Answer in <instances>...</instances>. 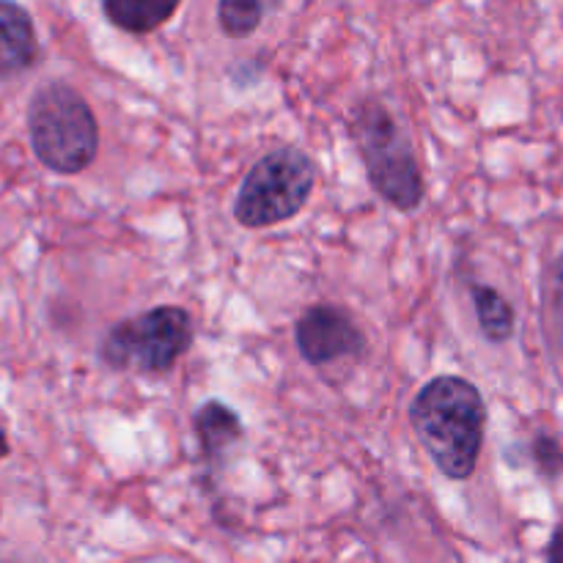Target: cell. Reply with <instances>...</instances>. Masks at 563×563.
<instances>
[{
    "mask_svg": "<svg viewBox=\"0 0 563 563\" xmlns=\"http://www.w3.org/2000/svg\"><path fill=\"white\" fill-rule=\"evenodd\" d=\"M410 421L443 476L465 482L476 473L487 429V405L476 385L462 377H434L418 390Z\"/></svg>",
    "mask_w": 563,
    "mask_h": 563,
    "instance_id": "obj_1",
    "label": "cell"
},
{
    "mask_svg": "<svg viewBox=\"0 0 563 563\" xmlns=\"http://www.w3.org/2000/svg\"><path fill=\"white\" fill-rule=\"evenodd\" d=\"M27 135L44 168L75 176L93 163L99 126L91 104L69 82H44L27 102Z\"/></svg>",
    "mask_w": 563,
    "mask_h": 563,
    "instance_id": "obj_2",
    "label": "cell"
},
{
    "mask_svg": "<svg viewBox=\"0 0 563 563\" xmlns=\"http://www.w3.org/2000/svg\"><path fill=\"white\" fill-rule=\"evenodd\" d=\"M357 152H361L366 176L377 196L399 212H412L423 201V176L416 159V148L399 121L377 99H368L355 110L352 119Z\"/></svg>",
    "mask_w": 563,
    "mask_h": 563,
    "instance_id": "obj_3",
    "label": "cell"
},
{
    "mask_svg": "<svg viewBox=\"0 0 563 563\" xmlns=\"http://www.w3.org/2000/svg\"><path fill=\"white\" fill-rule=\"evenodd\" d=\"M190 346V313L179 306H157L113 324L99 341V361L113 372L168 374Z\"/></svg>",
    "mask_w": 563,
    "mask_h": 563,
    "instance_id": "obj_4",
    "label": "cell"
},
{
    "mask_svg": "<svg viewBox=\"0 0 563 563\" xmlns=\"http://www.w3.org/2000/svg\"><path fill=\"white\" fill-rule=\"evenodd\" d=\"M317 185V165L306 152L284 146L269 152L247 170L234 201L236 223L267 229L297 218Z\"/></svg>",
    "mask_w": 563,
    "mask_h": 563,
    "instance_id": "obj_5",
    "label": "cell"
},
{
    "mask_svg": "<svg viewBox=\"0 0 563 563\" xmlns=\"http://www.w3.org/2000/svg\"><path fill=\"white\" fill-rule=\"evenodd\" d=\"M295 341L302 361L311 366L361 357L366 350V335L355 319L339 306H311L295 324Z\"/></svg>",
    "mask_w": 563,
    "mask_h": 563,
    "instance_id": "obj_6",
    "label": "cell"
},
{
    "mask_svg": "<svg viewBox=\"0 0 563 563\" xmlns=\"http://www.w3.org/2000/svg\"><path fill=\"white\" fill-rule=\"evenodd\" d=\"M36 55L38 38L33 16L20 3L0 0V80L31 69Z\"/></svg>",
    "mask_w": 563,
    "mask_h": 563,
    "instance_id": "obj_7",
    "label": "cell"
},
{
    "mask_svg": "<svg viewBox=\"0 0 563 563\" xmlns=\"http://www.w3.org/2000/svg\"><path fill=\"white\" fill-rule=\"evenodd\" d=\"M192 429H196L201 460L209 465L223 462L225 454L245 438L240 416L218 399H209L198 407L196 416H192Z\"/></svg>",
    "mask_w": 563,
    "mask_h": 563,
    "instance_id": "obj_8",
    "label": "cell"
},
{
    "mask_svg": "<svg viewBox=\"0 0 563 563\" xmlns=\"http://www.w3.org/2000/svg\"><path fill=\"white\" fill-rule=\"evenodd\" d=\"M104 16L126 33H152L179 11V0H104Z\"/></svg>",
    "mask_w": 563,
    "mask_h": 563,
    "instance_id": "obj_9",
    "label": "cell"
},
{
    "mask_svg": "<svg viewBox=\"0 0 563 563\" xmlns=\"http://www.w3.org/2000/svg\"><path fill=\"white\" fill-rule=\"evenodd\" d=\"M471 297L484 339L493 341V344L509 341L515 335V308L509 306V300L493 286H473Z\"/></svg>",
    "mask_w": 563,
    "mask_h": 563,
    "instance_id": "obj_10",
    "label": "cell"
},
{
    "mask_svg": "<svg viewBox=\"0 0 563 563\" xmlns=\"http://www.w3.org/2000/svg\"><path fill=\"white\" fill-rule=\"evenodd\" d=\"M264 5L256 0H220L218 22L220 31L231 38H245L262 25Z\"/></svg>",
    "mask_w": 563,
    "mask_h": 563,
    "instance_id": "obj_11",
    "label": "cell"
},
{
    "mask_svg": "<svg viewBox=\"0 0 563 563\" xmlns=\"http://www.w3.org/2000/svg\"><path fill=\"white\" fill-rule=\"evenodd\" d=\"M533 462H537L542 476L559 478L563 473V449L559 440L550 438V434H539L533 440Z\"/></svg>",
    "mask_w": 563,
    "mask_h": 563,
    "instance_id": "obj_12",
    "label": "cell"
},
{
    "mask_svg": "<svg viewBox=\"0 0 563 563\" xmlns=\"http://www.w3.org/2000/svg\"><path fill=\"white\" fill-rule=\"evenodd\" d=\"M548 308H550V322H553L555 339L563 346V256L553 264L548 286Z\"/></svg>",
    "mask_w": 563,
    "mask_h": 563,
    "instance_id": "obj_13",
    "label": "cell"
},
{
    "mask_svg": "<svg viewBox=\"0 0 563 563\" xmlns=\"http://www.w3.org/2000/svg\"><path fill=\"white\" fill-rule=\"evenodd\" d=\"M548 563H563V528L553 533L548 548Z\"/></svg>",
    "mask_w": 563,
    "mask_h": 563,
    "instance_id": "obj_14",
    "label": "cell"
},
{
    "mask_svg": "<svg viewBox=\"0 0 563 563\" xmlns=\"http://www.w3.org/2000/svg\"><path fill=\"white\" fill-rule=\"evenodd\" d=\"M9 434H5V429H3V423H0V460H5V456H9Z\"/></svg>",
    "mask_w": 563,
    "mask_h": 563,
    "instance_id": "obj_15",
    "label": "cell"
}]
</instances>
